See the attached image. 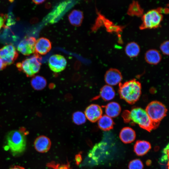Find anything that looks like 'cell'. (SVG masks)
I'll use <instances>...</instances> for the list:
<instances>
[{
    "label": "cell",
    "instance_id": "cell-1",
    "mask_svg": "<svg viewBox=\"0 0 169 169\" xmlns=\"http://www.w3.org/2000/svg\"><path fill=\"white\" fill-rule=\"evenodd\" d=\"M122 117L125 122L137 124L149 131L157 126L151 121L145 110L140 107H134L130 110H124Z\"/></svg>",
    "mask_w": 169,
    "mask_h": 169
},
{
    "label": "cell",
    "instance_id": "cell-2",
    "mask_svg": "<svg viewBox=\"0 0 169 169\" xmlns=\"http://www.w3.org/2000/svg\"><path fill=\"white\" fill-rule=\"evenodd\" d=\"M118 93L121 99L133 104L139 99L141 93V83L135 79L119 84Z\"/></svg>",
    "mask_w": 169,
    "mask_h": 169
},
{
    "label": "cell",
    "instance_id": "cell-3",
    "mask_svg": "<svg viewBox=\"0 0 169 169\" xmlns=\"http://www.w3.org/2000/svg\"><path fill=\"white\" fill-rule=\"evenodd\" d=\"M27 132L24 128L10 131L6 137V146L14 155H19L25 150Z\"/></svg>",
    "mask_w": 169,
    "mask_h": 169
},
{
    "label": "cell",
    "instance_id": "cell-4",
    "mask_svg": "<svg viewBox=\"0 0 169 169\" xmlns=\"http://www.w3.org/2000/svg\"><path fill=\"white\" fill-rule=\"evenodd\" d=\"M151 121L158 126L160 121L166 115L167 110L161 102L153 101L149 103L145 110Z\"/></svg>",
    "mask_w": 169,
    "mask_h": 169
},
{
    "label": "cell",
    "instance_id": "cell-5",
    "mask_svg": "<svg viewBox=\"0 0 169 169\" xmlns=\"http://www.w3.org/2000/svg\"><path fill=\"white\" fill-rule=\"evenodd\" d=\"M41 65L40 58L38 54H35L34 56L16 64L18 70L23 71L28 77H32L38 73Z\"/></svg>",
    "mask_w": 169,
    "mask_h": 169
},
{
    "label": "cell",
    "instance_id": "cell-6",
    "mask_svg": "<svg viewBox=\"0 0 169 169\" xmlns=\"http://www.w3.org/2000/svg\"><path fill=\"white\" fill-rule=\"evenodd\" d=\"M161 13L156 9L148 11L142 16V23L140 27L141 29L156 28L159 26L163 18Z\"/></svg>",
    "mask_w": 169,
    "mask_h": 169
},
{
    "label": "cell",
    "instance_id": "cell-7",
    "mask_svg": "<svg viewBox=\"0 0 169 169\" xmlns=\"http://www.w3.org/2000/svg\"><path fill=\"white\" fill-rule=\"evenodd\" d=\"M18 56L15 47L12 44H8L0 49V58L7 65L12 64Z\"/></svg>",
    "mask_w": 169,
    "mask_h": 169
},
{
    "label": "cell",
    "instance_id": "cell-8",
    "mask_svg": "<svg viewBox=\"0 0 169 169\" xmlns=\"http://www.w3.org/2000/svg\"><path fill=\"white\" fill-rule=\"evenodd\" d=\"M48 64L52 71L55 73H59L65 69L67 64V61L64 56L55 54L49 57Z\"/></svg>",
    "mask_w": 169,
    "mask_h": 169
},
{
    "label": "cell",
    "instance_id": "cell-9",
    "mask_svg": "<svg viewBox=\"0 0 169 169\" xmlns=\"http://www.w3.org/2000/svg\"><path fill=\"white\" fill-rule=\"evenodd\" d=\"M36 38L33 37H26L21 40L17 47V50L25 55L35 53Z\"/></svg>",
    "mask_w": 169,
    "mask_h": 169
},
{
    "label": "cell",
    "instance_id": "cell-10",
    "mask_svg": "<svg viewBox=\"0 0 169 169\" xmlns=\"http://www.w3.org/2000/svg\"><path fill=\"white\" fill-rule=\"evenodd\" d=\"M104 79L107 85L112 86L121 83L122 76L119 70L115 68H111L106 71Z\"/></svg>",
    "mask_w": 169,
    "mask_h": 169
},
{
    "label": "cell",
    "instance_id": "cell-11",
    "mask_svg": "<svg viewBox=\"0 0 169 169\" xmlns=\"http://www.w3.org/2000/svg\"><path fill=\"white\" fill-rule=\"evenodd\" d=\"M102 110L100 105L95 104L90 105L86 109L84 114L86 118L90 121L95 122L102 115Z\"/></svg>",
    "mask_w": 169,
    "mask_h": 169
},
{
    "label": "cell",
    "instance_id": "cell-12",
    "mask_svg": "<svg viewBox=\"0 0 169 169\" xmlns=\"http://www.w3.org/2000/svg\"><path fill=\"white\" fill-rule=\"evenodd\" d=\"M69 2V1H65L60 3L47 16V21L51 23L56 22L59 17L64 12L67 7L71 3Z\"/></svg>",
    "mask_w": 169,
    "mask_h": 169
},
{
    "label": "cell",
    "instance_id": "cell-13",
    "mask_svg": "<svg viewBox=\"0 0 169 169\" xmlns=\"http://www.w3.org/2000/svg\"><path fill=\"white\" fill-rule=\"evenodd\" d=\"M51 142L50 139L44 136H40L38 137L34 142V146L35 149L40 153L47 152L50 149Z\"/></svg>",
    "mask_w": 169,
    "mask_h": 169
},
{
    "label": "cell",
    "instance_id": "cell-14",
    "mask_svg": "<svg viewBox=\"0 0 169 169\" xmlns=\"http://www.w3.org/2000/svg\"><path fill=\"white\" fill-rule=\"evenodd\" d=\"M51 44L49 40L45 38H40L36 40L35 44V53L44 55L51 49Z\"/></svg>",
    "mask_w": 169,
    "mask_h": 169
},
{
    "label": "cell",
    "instance_id": "cell-15",
    "mask_svg": "<svg viewBox=\"0 0 169 169\" xmlns=\"http://www.w3.org/2000/svg\"><path fill=\"white\" fill-rule=\"evenodd\" d=\"M120 137L121 141L125 143H129L133 142L136 138L135 131L130 127L123 128L120 133Z\"/></svg>",
    "mask_w": 169,
    "mask_h": 169
},
{
    "label": "cell",
    "instance_id": "cell-16",
    "mask_svg": "<svg viewBox=\"0 0 169 169\" xmlns=\"http://www.w3.org/2000/svg\"><path fill=\"white\" fill-rule=\"evenodd\" d=\"M105 107L106 115L112 118L117 117L121 112V107L119 104L115 102H110Z\"/></svg>",
    "mask_w": 169,
    "mask_h": 169
},
{
    "label": "cell",
    "instance_id": "cell-17",
    "mask_svg": "<svg viewBox=\"0 0 169 169\" xmlns=\"http://www.w3.org/2000/svg\"><path fill=\"white\" fill-rule=\"evenodd\" d=\"M145 58L147 63L151 64H156L161 60V56L158 50L155 49H151L146 52Z\"/></svg>",
    "mask_w": 169,
    "mask_h": 169
},
{
    "label": "cell",
    "instance_id": "cell-18",
    "mask_svg": "<svg viewBox=\"0 0 169 169\" xmlns=\"http://www.w3.org/2000/svg\"><path fill=\"white\" fill-rule=\"evenodd\" d=\"M151 148L150 144L145 141H138L134 146V151L136 154L142 156L146 154Z\"/></svg>",
    "mask_w": 169,
    "mask_h": 169
},
{
    "label": "cell",
    "instance_id": "cell-19",
    "mask_svg": "<svg viewBox=\"0 0 169 169\" xmlns=\"http://www.w3.org/2000/svg\"><path fill=\"white\" fill-rule=\"evenodd\" d=\"M115 95V91L112 86L105 85L101 88L100 96L104 100L110 101L113 99Z\"/></svg>",
    "mask_w": 169,
    "mask_h": 169
},
{
    "label": "cell",
    "instance_id": "cell-20",
    "mask_svg": "<svg viewBox=\"0 0 169 169\" xmlns=\"http://www.w3.org/2000/svg\"><path fill=\"white\" fill-rule=\"evenodd\" d=\"M83 18V12L77 10H73L68 16V19L70 23L76 26H79L81 25Z\"/></svg>",
    "mask_w": 169,
    "mask_h": 169
},
{
    "label": "cell",
    "instance_id": "cell-21",
    "mask_svg": "<svg viewBox=\"0 0 169 169\" xmlns=\"http://www.w3.org/2000/svg\"><path fill=\"white\" fill-rule=\"evenodd\" d=\"M98 121V125L101 130L107 131L113 128L114 123L111 117L106 115H102Z\"/></svg>",
    "mask_w": 169,
    "mask_h": 169
},
{
    "label": "cell",
    "instance_id": "cell-22",
    "mask_svg": "<svg viewBox=\"0 0 169 169\" xmlns=\"http://www.w3.org/2000/svg\"><path fill=\"white\" fill-rule=\"evenodd\" d=\"M140 47L138 44L132 41L128 43L125 48V51L126 54L130 57L137 56L140 51Z\"/></svg>",
    "mask_w": 169,
    "mask_h": 169
},
{
    "label": "cell",
    "instance_id": "cell-23",
    "mask_svg": "<svg viewBox=\"0 0 169 169\" xmlns=\"http://www.w3.org/2000/svg\"><path fill=\"white\" fill-rule=\"evenodd\" d=\"M31 84L32 87L36 90H41L46 86L47 82L43 77L36 75L33 77L31 80Z\"/></svg>",
    "mask_w": 169,
    "mask_h": 169
},
{
    "label": "cell",
    "instance_id": "cell-24",
    "mask_svg": "<svg viewBox=\"0 0 169 169\" xmlns=\"http://www.w3.org/2000/svg\"><path fill=\"white\" fill-rule=\"evenodd\" d=\"M86 119L84 114L79 111L74 113L72 115L73 121L77 125H80L84 123Z\"/></svg>",
    "mask_w": 169,
    "mask_h": 169
},
{
    "label": "cell",
    "instance_id": "cell-25",
    "mask_svg": "<svg viewBox=\"0 0 169 169\" xmlns=\"http://www.w3.org/2000/svg\"><path fill=\"white\" fill-rule=\"evenodd\" d=\"M143 165L139 159H136L131 161L129 165V169H143Z\"/></svg>",
    "mask_w": 169,
    "mask_h": 169
},
{
    "label": "cell",
    "instance_id": "cell-26",
    "mask_svg": "<svg viewBox=\"0 0 169 169\" xmlns=\"http://www.w3.org/2000/svg\"><path fill=\"white\" fill-rule=\"evenodd\" d=\"M160 49L165 54H169V41L166 40L162 43L160 46Z\"/></svg>",
    "mask_w": 169,
    "mask_h": 169
},
{
    "label": "cell",
    "instance_id": "cell-27",
    "mask_svg": "<svg viewBox=\"0 0 169 169\" xmlns=\"http://www.w3.org/2000/svg\"><path fill=\"white\" fill-rule=\"evenodd\" d=\"M6 17L3 15H0V31L5 26Z\"/></svg>",
    "mask_w": 169,
    "mask_h": 169
},
{
    "label": "cell",
    "instance_id": "cell-28",
    "mask_svg": "<svg viewBox=\"0 0 169 169\" xmlns=\"http://www.w3.org/2000/svg\"><path fill=\"white\" fill-rule=\"evenodd\" d=\"M75 160L77 165L79 164L82 161L81 155L80 154H77L75 156Z\"/></svg>",
    "mask_w": 169,
    "mask_h": 169
},
{
    "label": "cell",
    "instance_id": "cell-29",
    "mask_svg": "<svg viewBox=\"0 0 169 169\" xmlns=\"http://www.w3.org/2000/svg\"><path fill=\"white\" fill-rule=\"evenodd\" d=\"M6 66L4 63L2 59L0 58V70H1L4 69Z\"/></svg>",
    "mask_w": 169,
    "mask_h": 169
},
{
    "label": "cell",
    "instance_id": "cell-30",
    "mask_svg": "<svg viewBox=\"0 0 169 169\" xmlns=\"http://www.w3.org/2000/svg\"><path fill=\"white\" fill-rule=\"evenodd\" d=\"M9 169H25L23 167L19 166H15Z\"/></svg>",
    "mask_w": 169,
    "mask_h": 169
},
{
    "label": "cell",
    "instance_id": "cell-31",
    "mask_svg": "<svg viewBox=\"0 0 169 169\" xmlns=\"http://www.w3.org/2000/svg\"><path fill=\"white\" fill-rule=\"evenodd\" d=\"M45 1V0H33V2L34 3L36 4H39L43 3Z\"/></svg>",
    "mask_w": 169,
    "mask_h": 169
}]
</instances>
